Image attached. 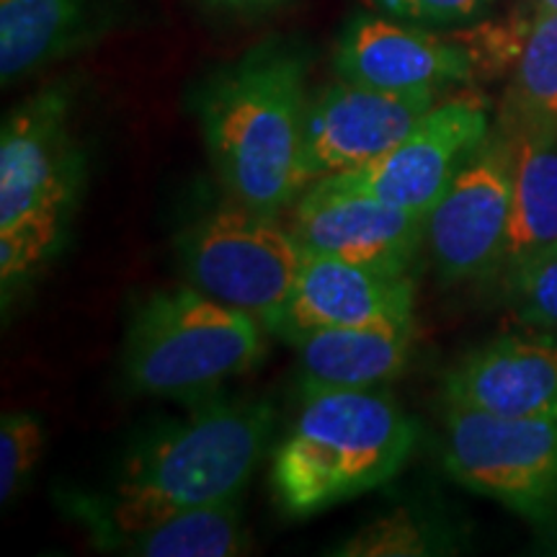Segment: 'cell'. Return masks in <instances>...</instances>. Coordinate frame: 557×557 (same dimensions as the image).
<instances>
[{
  "label": "cell",
  "instance_id": "5b68a950",
  "mask_svg": "<svg viewBox=\"0 0 557 557\" xmlns=\"http://www.w3.org/2000/svg\"><path fill=\"white\" fill-rule=\"evenodd\" d=\"M263 325L197 287L150 295L124 336V380L135 393L191 398L263 359Z\"/></svg>",
  "mask_w": 557,
  "mask_h": 557
},
{
  "label": "cell",
  "instance_id": "6da1fadb",
  "mask_svg": "<svg viewBox=\"0 0 557 557\" xmlns=\"http://www.w3.org/2000/svg\"><path fill=\"white\" fill-rule=\"evenodd\" d=\"M261 398H209L132 447L101 491L70 493L62 508L99 549L191 508L240 498L274 436Z\"/></svg>",
  "mask_w": 557,
  "mask_h": 557
},
{
  "label": "cell",
  "instance_id": "8fae6325",
  "mask_svg": "<svg viewBox=\"0 0 557 557\" xmlns=\"http://www.w3.org/2000/svg\"><path fill=\"white\" fill-rule=\"evenodd\" d=\"M423 222L372 194L318 178L297 199L287 227L305 253L406 274L423 240Z\"/></svg>",
  "mask_w": 557,
  "mask_h": 557
},
{
  "label": "cell",
  "instance_id": "277c9868",
  "mask_svg": "<svg viewBox=\"0 0 557 557\" xmlns=\"http://www.w3.org/2000/svg\"><path fill=\"white\" fill-rule=\"evenodd\" d=\"M83 178L70 132V90L50 86L9 111L0 129V289L3 305L65 238Z\"/></svg>",
  "mask_w": 557,
  "mask_h": 557
},
{
  "label": "cell",
  "instance_id": "d4e9b609",
  "mask_svg": "<svg viewBox=\"0 0 557 557\" xmlns=\"http://www.w3.org/2000/svg\"><path fill=\"white\" fill-rule=\"evenodd\" d=\"M537 13H557V0H537Z\"/></svg>",
  "mask_w": 557,
  "mask_h": 557
},
{
  "label": "cell",
  "instance_id": "ffe728a7",
  "mask_svg": "<svg viewBox=\"0 0 557 557\" xmlns=\"http://www.w3.org/2000/svg\"><path fill=\"white\" fill-rule=\"evenodd\" d=\"M436 545L434 527L400 506L357 529L331 553L341 557H421L434 555Z\"/></svg>",
  "mask_w": 557,
  "mask_h": 557
},
{
  "label": "cell",
  "instance_id": "ac0fdd59",
  "mask_svg": "<svg viewBox=\"0 0 557 557\" xmlns=\"http://www.w3.org/2000/svg\"><path fill=\"white\" fill-rule=\"evenodd\" d=\"M498 127L517 135H557V13H534L508 83Z\"/></svg>",
  "mask_w": 557,
  "mask_h": 557
},
{
  "label": "cell",
  "instance_id": "52a82bcc",
  "mask_svg": "<svg viewBox=\"0 0 557 557\" xmlns=\"http://www.w3.org/2000/svg\"><path fill=\"white\" fill-rule=\"evenodd\" d=\"M444 468L459 485L521 517L557 511V416H498L447 406Z\"/></svg>",
  "mask_w": 557,
  "mask_h": 557
},
{
  "label": "cell",
  "instance_id": "9a60e30c",
  "mask_svg": "<svg viewBox=\"0 0 557 557\" xmlns=\"http://www.w3.org/2000/svg\"><path fill=\"white\" fill-rule=\"evenodd\" d=\"M111 24L109 0H0L3 88L86 50Z\"/></svg>",
  "mask_w": 557,
  "mask_h": 557
},
{
  "label": "cell",
  "instance_id": "d6986e66",
  "mask_svg": "<svg viewBox=\"0 0 557 557\" xmlns=\"http://www.w3.org/2000/svg\"><path fill=\"white\" fill-rule=\"evenodd\" d=\"M250 547L243 524L240 498L191 508L158 524L139 529L111 547V553L137 557H238Z\"/></svg>",
  "mask_w": 557,
  "mask_h": 557
},
{
  "label": "cell",
  "instance_id": "4fadbf2b",
  "mask_svg": "<svg viewBox=\"0 0 557 557\" xmlns=\"http://www.w3.org/2000/svg\"><path fill=\"white\" fill-rule=\"evenodd\" d=\"M416 287L408 271L361 267L323 253H305L295 287L274 333L295 341L325 329H361L416 320Z\"/></svg>",
  "mask_w": 557,
  "mask_h": 557
},
{
  "label": "cell",
  "instance_id": "7c38bea8",
  "mask_svg": "<svg viewBox=\"0 0 557 557\" xmlns=\"http://www.w3.org/2000/svg\"><path fill=\"white\" fill-rule=\"evenodd\" d=\"M333 67L341 81L393 94H442L468 83L478 70L465 41L438 37L385 13H359L348 21Z\"/></svg>",
  "mask_w": 557,
  "mask_h": 557
},
{
  "label": "cell",
  "instance_id": "e0dca14e",
  "mask_svg": "<svg viewBox=\"0 0 557 557\" xmlns=\"http://www.w3.org/2000/svg\"><path fill=\"white\" fill-rule=\"evenodd\" d=\"M557 243V135L513 137V194L504 248L491 276L506 278Z\"/></svg>",
  "mask_w": 557,
  "mask_h": 557
},
{
  "label": "cell",
  "instance_id": "8992f818",
  "mask_svg": "<svg viewBox=\"0 0 557 557\" xmlns=\"http://www.w3.org/2000/svg\"><path fill=\"white\" fill-rule=\"evenodd\" d=\"M178 259L191 287L248 312L274 333L305 250L274 214L230 199L178 235Z\"/></svg>",
  "mask_w": 557,
  "mask_h": 557
},
{
  "label": "cell",
  "instance_id": "ba28073f",
  "mask_svg": "<svg viewBox=\"0 0 557 557\" xmlns=\"http://www.w3.org/2000/svg\"><path fill=\"white\" fill-rule=\"evenodd\" d=\"M513 194V137L491 129L423 222L442 282L491 276L504 248Z\"/></svg>",
  "mask_w": 557,
  "mask_h": 557
},
{
  "label": "cell",
  "instance_id": "5bb4252c",
  "mask_svg": "<svg viewBox=\"0 0 557 557\" xmlns=\"http://www.w3.org/2000/svg\"><path fill=\"white\" fill-rule=\"evenodd\" d=\"M447 406L498 416H557V329L475 348L444 377Z\"/></svg>",
  "mask_w": 557,
  "mask_h": 557
},
{
  "label": "cell",
  "instance_id": "30bf717a",
  "mask_svg": "<svg viewBox=\"0 0 557 557\" xmlns=\"http://www.w3.org/2000/svg\"><path fill=\"white\" fill-rule=\"evenodd\" d=\"M436 103L438 94L434 90L393 94L338 78L308 103L302 143L305 181L312 184L385 156Z\"/></svg>",
  "mask_w": 557,
  "mask_h": 557
},
{
  "label": "cell",
  "instance_id": "cb8c5ba5",
  "mask_svg": "<svg viewBox=\"0 0 557 557\" xmlns=\"http://www.w3.org/2000/svg\"><path fill=\"white\" fill-rule=\"evenodd\" d=\"M201 3L212 5L218 11H230V13H263L282 5L284 0H201Z\"/></svg>",
  "mask_w": 557,
  "mask_h": 557
},
{
  "label": "cell",
  "instance_id": "44dd1931",
  "mask_svg": "<svg viewBox=\"0 0 557 557\" xmlns=\"http://www.w3.org/2000/svg\"><path fill=\"white\" fill-rule=\"evenodd\" d=\"M506 297L521 323L557 329V243L504 278Z\"/></svg>",
  "mask_w": 557,
  "mask_h": 557
},
{
  "label": "cell",
  "instance_id": "7402d4cb",
  "mask_svg": "<svg viewBox=\"0 0 557 557\" xmlns=\"http://www.w3.org/2000/svg\"><path fill=\"white\" fill-rule=\"evenodd\" d=\"M45 449L41 418L26 410L5 413L0 421V504L9 506L29 483Z\"/></svg>",
  "mask_w": 557,
  "mask_h": 557
},
{
  "label": "cell",
  "instance_id": "603a6c76",
  "mask_svg": "<svg viewBox=\"0 0 557 557\" xmlns=\"http://www.w3.org/2000/svg\"><path fill=\"white\" fill-rule=\"evenodd\" d=\"M367 3L406 24L449 26L475 18L491 0H367Z\"/></svg>",
  "mask_w": 557,
  "mask_h": 557
},
{
  "label": "cell",
  "instance_id": "9c48e42d",
  "mask_svg": "<svg viewBox=\"0 0 557 557\" xmlns=\"http://www.w3.org/2000/svg\"><path fill=\"white\" fill-rule=\"evenodd\" d=\"M491 135L483 96L462 94L438 101L406 137L372 163L325 176L367 191L426 220L451 178Z\"/></svg>",
  "mask_w": 557,
  "mask_h": 557
},
{
  "label": "cell",
  "instance_id": "7a4b0ae2",
  "mask_svg": "<svg viewBox=\"0 0 557 557\" xmlns=\"http://www.w3.org/2000/svg\"><path fill=\"white\" fill-rule=\"evenodd\" d=\"M308 58L269 39L209 73L194 111L209 160L230 199L278 218L308 186L302 171Z\"/></svg>",
  "mask_w": 557,
  "mask_h": 557
},
{
  "label": "cell",
  "instance_id": "2e32d148",
  "mask_svg": "<svg viewBox=\"0 0 557 557\" xmlns=\"http://www.w3.org/2000/svg\"><path fill=\"white\" fill-rule=\"evenodd\" d=\"M302 389L382 387L406 372L416 346V320L361 329H325L289 341Z\"/></svg>",
  "mask_w": 557,
  "mask_h": 557
},
{
  "label": "cell",
  "instance_id": "3957f363",
  "mask_svg": "<svg viewBox=\"0 0 557 557\" xmlns=\"http://www.w3.org/2000/svg\"><path fill=\"white\" fill-rule=\"evenodd\" d=\"M416 442L418 423L382 387L302 389L271 459V493L289 517H315L389 483Z\"/></svg>",
  "mask_w": 557,
  "mask_h": 557
}]
</instances>
